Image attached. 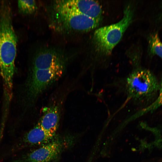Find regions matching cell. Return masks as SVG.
<instances>
[{
    "label": "cell",
    "instance_id": "1",
    "mask_svg": "<svg viewBox=\"0 0 162 162\" xmlns=\"http://www.w3.org/2000/svg\"><path fill=\"white\" fill-rule=\"evenodd\" d=\"M12 10L6 1L0 3V75L3 83V96L13 95L17 36L12 24Z\"/></svg>",
    "mask_w": 162,
    "mask_h": 162
},
{
    "label": "cell",
    "instance_id": "2",
    "mask_svg": "<svg viewBox=\"0 0 162 162\" xmlns=\"http://www.w3.org/2000/svg\"><path fill=\"white\" fill-rule=\"evenodd\" d=\"M66 66L48 68L30 67L20 94V103L24 112L33 107L40 96L60 79Z\"/></svg>",
    "mask_w": 162,
    "mask_h": 162
},
{
    "label": "cell",
    "instance_id": "3",
    "mask_svg": "<svg viewBox=\"0 0 162 162\" xmlns=\"http://www.w3.org/2000/svg\"><path fill=\"white\" fill-rule=\"evenodd\" d=\"M125 86L128 98L135 103L141 104L153 99L159 92L160 85L151 71L138 68L128 76Z\"/></svg>",
    "mask_w": 162,
    "mask_h": 162
},
{
    "label": "cell",
    "instance_id": "4",
    "mask_svg": "<svg viewBox=\"0 0 162 162\" xmlns=\"http://www.w3.org/2000/svg\"><path fill=\"white\" fill-rule=\"evenodd\" d=\"M50 25L55 30L61 33L86 32L96 28L100 20L80 13L52 8Z\"/></svg>",
    "mask_w": 162,
    "mask_h": 162
},
{
    "label": "cell",
    "instance_id": "5",
    "mask_svg": "<svg viewBox=\"0 0 162 162\" xmlns=\"http://www.w3.org/2000/svg\"><path fill=\"white\" fill-rule=\"evenodd\" d=\"M133 16L132 8L128 6L124 10L123 17L119 22L96 29L93 39L97 50L103 54H110L132 22Z\"/></svg>",
    "mask_w": 162,
    "mask_h": 162
},
{
    "label": "cell",
    "instance_id": "6",
    "mask_svg": "<svg viewBox=\"0 0 162 162\" xmlns=\"http://www.w3.org/2000/svg\"><path fill=\"white\" fill-rule=\"evenodd\" d=\"M52 8L80 13L99 20L102 13L99 4L93 0H56L53 2Z\"/></svg>",
    "mask_w": 162,
    "mask_h": 162
},
{
    "label": "cell",
    "instance_id": "7",
    "mask_svg": "<svg viewBox=\"0 0 162 162\" xmlns=\"http://www.w3.org/2000/svg\"><path fill=\"white\" fill-rule=\"evenodd\" d=\"M63 143L59 139L51 140L32 151L20 161L23 162H52L62 150Z\"/></svg>",
    "mask_w": 162,
    "mask_h": 162
},
{
    "label": "cell",
    "instance_id": "8",
    "mask_svg": "<svg viewBox=\"0 0 162 162\" xmlns=\"http://www.w3.org/2000/svg\"><path fill=\"white\" fill-rule=\"evenodd\" d=\"M61 106L60 102L50 103L43 109V115L38 121L42 128L52 137L59 125Z\"/></svg>",
    "mask_w": 162,
    "mask_h": 162
},
{
    "label": "cell",
    "instance_id": "9",
    "mask_svg": "<svg viewBox=\"0 0 162 162\" xmlns=\"http://www.w3.org/2000/svg\"><path fill=\"white\" fill-rule=\"evenodd\" d=\"M63 56L53 49H46L38 53L34 57L30 67L36 69L48 68L66 64Z\"/></svg>",
    "mask_w": 162,
    "mask_h": 162
},
{
    "label": "cell",
    "instance_id": "10",
    "mask_svg": "<svg viewBox=\"0 0 162 162\" xmlns=\"http://www.w3.org/2000/svg\"><path fill=\"white\" fill-rule=\"evenodd\" d=\"M52 138L42 128L38 122L26 134L23 141L26 144L30 145H44L51 141Z\"/></svg>",
    "mask_w": 162,
    "mask_h": 162
},
{
    "label": "cell",
    "instance_id": "11",
    "mask_svg": "<svg viewBox=\"0 0 162 162\" xmlns=\"http://www.w3.org/2000/svg\"><path fill=\"white\" fill-rule=\"evenodd\" d=\"M149 52L151 55H157L162 59V42L158 33H152L148 38Z\"/></svg>",
    "mask_w": 162,
    "mask_h": 162
},
{
    "label": "cell",
    "instance_id": "12",
    "mask_svg": "<svg viewBox=\"0 0 162 162\" xmlns=\"http://www.w3.org/2000/svg\"><path fill=\"white\" fill-rule=\"evenodd\" d=\"M18 7L19 12L26 15L33 14L37 8V3L34 0H19Z\"/></svg>",
    "mask_w": 162,
    "mask_h": 162
},
{
    "label": "cell",
    "instance_id": "13",
    "mask_svg": "<svg viewBox=\"0 0 162 162\" xmlns=\"http://www.w3.org/2000/svg\"><path fill=\"white\" fill-rule=\"evenodd\" d=\"M162 105V94H159L158 96L152 104L138 112V115H142L148 112H152Z\"/></svg>",
    "mask_w": 162,
    "mask_h": 162
},
{
    "label": "cell",
    "instance_id": "14",
    "mask_svg": "<svg viewBox=\"0 0 162 162\" xmlns=\"http://www.w3.org/2000/svg\"><path fill=\"white\" fill-rule=\"evenodd\" d=\"M159 85L160 86L159 90V94H162V80L160 84H159Z\"/></svg>",
    "mask_w": 162,
    "mask_h": 162
},
{
    "label": "cell",
    "instance_id": "15",
    "mask_svg": "<svg viewBox=\"0 0 162 162\" xmlns=\"http://www.w3.org/2000/svg\"><path fill=\"white\" fill-rule=\"evenodd\" d=\"M160 19L162 20V12L161 14L160 15Z\"/></svg>",
    "mask_w": 162,
    "mask_h": 162
}]
</instances>
